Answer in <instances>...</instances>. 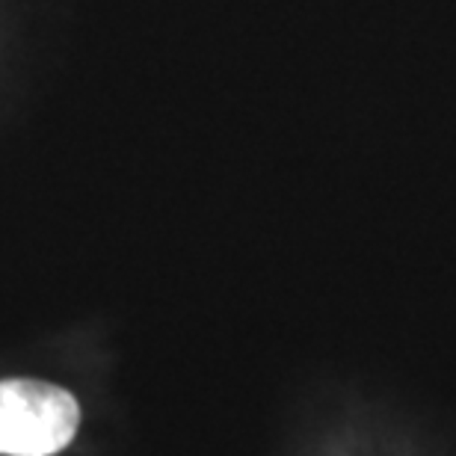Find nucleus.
<instances>
[{
	"instance_id": "obj_1",
	"label": "nucleus",
	"mask_w": 456,
	"mask_h": 456,
	"mask_svg": "<svg viewBox=\"0 0 456 456\" xmlns=\"http://www.w3.org/2000/svg\"><path fill=\"white\" fill-rule=\"evenodd\" d=\"M80 406L66 388L39 379L0 382V453L53 456L71 444Z\"/></svg>"
}]
</instances>
